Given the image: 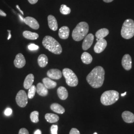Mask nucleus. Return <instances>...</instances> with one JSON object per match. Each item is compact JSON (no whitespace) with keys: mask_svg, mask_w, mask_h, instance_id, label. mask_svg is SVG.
I'll use <instances>...</instances> for the list:
<instances>
[{"mask_svg":"<svg viewBox=\"0 0 134 134\" xmlns=\"http://www.w3.org/2000/svg\"><path fill=\"white\" fill-rule=\"evenodd\" d=\"M8 31L9 32V37H8V40H9L10 38H11V34H10V30H8Z\"/></svg>","mask_w":134,"mask_h":134,"instance_id":"39","label":"nucleus"},{"mask_svg":"<svg viewBox=\"0 0 134 134\" xmlns=\"http://www.w3.org/2000/svg\"><path fill=\"white\" fill-rule=\"evenodd\" d=\"M109 30L107 29H99L96 34V38L98 39L104 38L109 34Z\"/></svg>","mask_w":134,"mask_h":134,"instance_id":"23","label":"nucleus"},{"mask_svg":"<svg viewBox=\"0 0 134 134\" xmlns=\"http://www.w3.org/2000/svg\"><path fill=\"white\" fill-rule=\"evenodd\" d=\"M43 85L47 89H52L57 86V83L49 77H45L42 80Z\"/></svg>","mask_w":134,"mask_h":134,"instance_id":"19","label":"nucleus"},{"mask_svg":"<svg viewBox=\"0 0 134 134\" xmlns=\"http://www.w3.org/2000/svg\"><path fill=\"white\" fill-rule=\"evenodd\" d=\"M63 75L69 86L75 87L78 85L79 81L77 77L72 70L69 68L64 69L63 70Z\"/></svg>","mask_w":134,"mask_h":134,"instance_id":"6","label":"nucleus"},{"mask_svg":"<svg viewBox=\"0 0 134 134\" xmlns=\"http://www.w3.org/2000/svg\"><path fill=\"white\" fill-rule=\"evenodd\" d=\"M34 80V77L33 74H30L28 75L25 77L24 83V88H25L26 90L29 89L32 85Z\"/></svg>","mask_w":134,"mask_h":134,"instance_id":"18","label":"nucleus"},{"mask_svg":"<svg viewBox=\"0 0 134 134\" xmlns=\"http://www.w3.org/2000/svg\"><path fill=\"white\" fill-rule=\"evenodd\" d=\"M107 45V43L105 39H98L94 47V52L97 54L102 52L105 50Z\"/></svg>","mask_w":134,"mask_h":134,"instance_id":"8","label":"nucleus"},{"mask_svg":"<svg viewBox=\"0 0 134 134\" xmlns=\"http://www.w3.org/2000/svg\"><path fill=\"white\" fill-rule=\"evenodd\" d=\"M126 93H127V92H125L124 93H122V94H121V96H125V95L126 94Z\"/></svg>","mask_w":134,"mask_h":134,"instance_id":"41","label":"nucleus"},{"mask_svg":"<svg viewBox=\"0 0 134 134\" xmlns=\"http://www.w3.org/2000/svg\"><path fill=\"white\" fill-rule=\"evenodd\" d=\"M0 15L3 16H6L7 14L5 13L4 12H3L2 10L0 9Z\"/></svg>","mask_w":134,"mask_h":134,"instance_id":"36","label":"nucleus"},{"mask_svg":"<svg viewBox=\"0 0 134 134\" xmlns=\"http://www.w3.org/2000/svg\"><path fill=\"white\" fill-rule=\"evenodd\" d=\"M48 59L47 56L45 54H41L38 58V64L41 68L46 67L48 64Z\"/></svg>","mask_w":134,"mask_h":134,"instance_id":"21","label":"nucleus"},{"mask_svg":"<svg viewBox=\"0 0 134 134\" xmlns=\"http://www.w3.org/2000/svg\"><path fill=\"white\" fill-rule=\"evenodd\" d=\"M29 90V92L27 94L28 98L29 99H32L34 98L35 94V92H36V87L34 85H32Z\"/></svg>","mask_w":134,"mask_h":134,"instance_id":"28","label":"nucleus"},{"mask_svg":"<svg viewBox=\"0 0 134 134\" xmlns=\"http://www.w3.org/2000/svg\"><path fill=\"white\" fill-rule=\"evenodd\" d=\"M60 11L62 14L67 15V14H70L71 13V9L68 7L66 5L63 4L61 5Z\"/></svg>","mask_w":134,"mask_h":134,"instance_id":"29","label":"nucleus"},{"mask_svg":"<svg viewBox=\"0 0 134 134\" xmlns=\"http://www.w3.org/2000/svg\"><path fill=\"white\" fill-rule=\"evenodd\" d=\"M58 96L61 100H66L68 97V92L64 86H60L57 90Z\"/></svg>","mask_w":134,"mask_h":134,"instance_id":"20","label":"nucleus"},{"mask_svg":"<svg viewBox=\"0 0 134 134\" xmlns=\"http://www.w3.org/2000/svg\"><path fill=\"white\" fill-rule=\"evenodd\" d=\"M42 44L45 48L53 54L59 55L62 52L61 45L52 36H45L42 41Z\"/></svg>","mask_w":134,"mask_h":134,"instance_id":"2","label":"nucleus"},{"mask_svg":"<svg viewBox=\"0 0 134 134\" xmlns=\"http://www.w3.org/2000/svg\"><path fill=\"white\" fill-rule=\"evenodd\" d=\"M119 98V93L118 91L110 90L103 92L101 96V103L104 105H112L118 100Z\"/></svg>","mask_w":134,"mask_h":134,"instance_id":"4","label":"nucleus"},{"mask_svg":"<svg viewBox=\"0 0 134 134\" xmlns=\"http://www.w3.org/2000/svg\"><path fill=\"white\" fill-rule=\"evenodd\" d=\"M94 35L92 34H87L85 37L82 44V48L83 50H87L90 48L93 42Z\"/></svg>","mask_w":134,"mask_h":134,"instance_id":"9","label":"nucleus"},{"mask_svg":"<svg viewBox=\"0 0 134 134\" xmlns=\"http://www.w3.org/2000/svg\"><path fill=\"white\" fill-rule=\"evenodd\" d=\"M81 59L82 62L84 64L88 65L91 63L92 61V57L90 54L85 52L82 54Z\"/></svg>","mask_w":134,"mask_h":134,"instance_id":"26","label":"nucleus"},{"mask_svg":"<svg viewBox=\"0 0 134 134\" xmlns=\"http://www.w3.org/2000/svg\"><path fill=\"white\" fill-rule=\"evenodd\" d=\"M122 65L127 71L130 70L132 68V58L129 54H125L122 60Z\"/></svg>","mask_w":134,"mask_h":134,"instance_id":"13","label":"nucleus"},{"mask_svg":"<svg viewBox=\"0 0 134 134\" xmlns=\"http://www.w3.org/2000/svg\"><path fill=\"white\" fill-rule=\"evenodd\" d=\"M58 129V127L57 125H53L51 127V134H57Z\"/></svg>","mask_w":134,"mask_h":134,"instance_id":"30","label":"nucleus"},{"mask_svg":"<svg viewBox=\"0 0 134 134\" xmlns=\"http://www.w3.org/2000/svg\"><path fill=\"white\" fill-rule=\"evenodd\" d=\"M36 87V92L39 96H46L48 94V89L43 85V83L39 82Z\"/></svg>","mask_w":134,"mask_h":134,"instance_id":"16","label":"nucleus"},{"mask_svg":"<svg viewBox=\"0 0 134 134\" xmlns=\"http://www.w3.org/2000/svg\"><path fill=\"white\" fill-rule=\"evenodd\" d=\"M19 134H29L28 130L25 128H21L19 131Z\"/></svg>","mask_w":134,"mask_h":134,"instance_id":"34","label":"nucleus"},{"mask_svg":"<svg viewBox=\"0 0 134 134\" xmlns=\"http://www.w3.org/2000/svg\"><path fill=\"white\" fill-rule=\"evenodd\" d=\"M103 1L105 3H111L114 0H103Z\"/></svg>","mask_w":134,"mask_h":134,"instance_id":"40","label":"nucleus"},{"mask_svg":"<svg viewBox=\"0 0 134 134\" xmlns=\"http://www.w3.org/2000/svg\"><path fill=\"white\" fill-rule=\"evenodd\" d=\"M24 22L29 25L30 27L35 30H37L39 28V24L37 20L32 17L27 16L24 18Z\"/></svg>","mask_w":134,"mask_h":134,"instance_id":"10","label":"nucleus"},{"mask_svg":"<svg viewBox=\"0 0 134 134\" xmlns=\"http://www.w3.org/2000/svg\"><path fill=\"white\" fill-rule=\"evenodd\" d=\"M48 23L49 27L53 31H56L58 29L57 21L56 18L52 15H49L48 16Z\"/></svg>","mask_w":134,"mask_h":134,"instance_id":"14","label":"nucleus"},{"mask_svg":"<svg viewBox=\"0 0 134 134\" xmlns=\"http://www.w3.org/2000/svg\"><path fill=\"white\" fill-rule=\"evenodd\" d=\"M105 71L101 66L95 67L86 77V81L93 88H99L103 84Z\"/></svg>","mask_w":134,"mask_h":134,"instance_id":"1","label":"nucleus"},{"mask_svg":"<svg viewBox=\"0 0 134 134\" xmlns=\"http://www.w3.org/2000/svg\"><path fill=\"white\" fill-rule=\"evenodd\" d=\"M19 18H20V19H21V20H22L23 21H24V18H23V17H22V16H21V15H20V14H19Z\"/></svg>","mask_w":134,"mask_h":134,"instance_id":"42","label":"nucleus"},{"mask_svg":"<svg viewBox=\"0 0 134 134\" xmlns=\"http://www.w3.org/2000/svg\"><path fill=\"white\" fill-rule=\"evenodd\" d=\"M69 134H80L79 131L76 128H72Z\"/></svg>","mask_w":134,"mask_h":134,"instance_id":"33","label":"nucleus"},{"mask_svg":"<svg viewBox=\"0 0 134 134\" xmlns=\"http://www.w3.org/2000/svg\"><path fill=\"white\" fill-rule=\"evenodd\" d=\"M51 109L58 114H63L65 112L64 108L58 103H53L51 105Z\"/></svg>","mask_w":134,"mask_h":134,"instance_id":"25","label":"nucleus"},{"mask_svg":"<svg viewBox=\"0 0 134 134\" xmlns=\"http://www.w3.org/2000/svg\"><path fill=\"white\" fill-rule=\"evenodd\" d=\"M38 0H28L29 3L31 4H32V5L36 4L38 2Z\"/></svg>","mask_w":134,"mask_h":134,"instance_id":"35","label":"nucleus"},{"mask_svg":"<svg viewBox=\"0 0 134 134\" xmlns=\"http://www.w3.org/2000/svg\"><path fill=\"white\" fill-rule=\"evenodd\" d=\"M23 36L24 38L29 40H36L39 37V35L37 33L27 30L23 32Z\"/></svg>","mask_w":134,"mask_h":134,"instance_id":"24","label":"nucleus"},{"mask_svg":"<svg viewBox=\"0 0 134 134\" xmlns=\"http://www.w3.org/2000/svg\"><path fill=\"white\" fill-rule=\"evenodd\" d=\"M12 112H13V111L12 109L10 108H6V109L5 111V114L6 116H10L12 114Z\"/></svg>","mask_w":134,"mask_h":134,"instance_id":"32","label":"nucleus"},{"mask_svg":"<svg viewBox=\"0 0 134 134\" xmlns=\"http://www.w3.org/2000/svg\"><path fill=\"white\" fill-rule=\"evenodd\" d=\"M28 48L29 50L34 51V50H37L38 49V46L34 44H30L28 46Z\"/></svg>","mask_w":134,"mask_h":134,"instance_id":"31","label":"nucleus"},{"mask_svg":"<svg viewBox=\"0 0 134 134\" xmlns=\"http://www.w3.org/2000/svg\"><path fill=\"white\" fill-rule=\"evenodd\" d=\"M14 66L17 68H22L24 67L26 64V61L24 56L21 53H19L16 55L14 59Z\"/></svg>","mask_w":134,"mask_h":134,"instance_id":"11","label":"nucleus"},{"mask_svg":"<svg viewBox=\"0 0 134 134\" xmlns=\"http://www.w3.org/2000/svg\"><path fill=\"white\" fill-rule=\"evenodd\" d=\"M47 75L50 79L59 80L62 77V74L61 71L59 69H52L48 71L47 72Z\"/></svg>","mask_w":134,"mask_h":134,"instance_id":"12","label":"nucleus"},{"mask_svg":"<svg viewBox=\"0 0 134 134\" xmlns=\"http://www.w3.org/2000/svg\"><path fill=\"white\" fill-rule=\"evenodd\" d=\"M28 98V96L25 91L24 90H20L16 96V102L19 107H24L27 104Z\"/></svg>","mask_w":134,"mask_h":134,"instance_id":"7","label":"nucleus"},{"mask_svg":"<svg viewBox=\"0 0 134 134\" xmlns=\"http://www.w3.org/2000/svg\"><path fill=\"white\" fill-rule=\"evenodd\" d=\"M34 134H42V133L40 130H37L34 132Z\"/></svg>","mask_w":134,"mask_h":134,"instance_id":"37","label":"nucleus"},{"mask_svg":"<svg viewBox=\"0 0 134 134\" xmlns=\"http://www.w3.org/2000/svg\"><path fill=\"white\" fill-rule=\"evenodd\" d=\"M97 134V133H94V134Z\"/></svg>","mask_w":134,"mask_h":134,"instance_id":"43","label":"nucleus"},{"mask_svg":"<svg viewBox=\"0 0 134 134\" xmlns=\"http://www.w3.org/2000/svg\"><path fill=\"white\" fill-rule=\"evenodd\" d=\"M39 112L37 111H34L30 114V119L34 123H37L39 122Z\"/></svg>","mask_w":134,"mask_h":134,"instance_id":"27","label":"nucleus"},{"mask_svg":"<svg viewBox=\"0 0 134 134\" xmlns=\"http://www.w3.org/2000/svg\"><path fill=\"white\" fill-rule=\"evenodd\" d=\"M16 8H17L19 9V11L21 12V13L23 15H24V12H23L21 10H20V9L19 8V6L18 5H16Z\"/></svg>","mask_w":134,"mask_h":134,"instance_id":"38","label":"nucleus"},{"mask_svg":"<svg viewBox=\"0 0 134 134\" xmlns=\"http://www.w3.org/2000/svg\"><path fill=\"white\" fill-rule=\"evenodd\" d=\"M122 117L125 122L127 123L134 122V114L131 112L128 111H124L122 114Z\"/></svg>","mask_w":134,"mask_h":134,"instance_id":"15","label":"nucleus"},{"mask_svg":"<svg viewBox=\"0 0 134 134\" xmlns=\"http://www.w3.org/2000/svg\"><path fill=\"white\" fill-rule=\"evenodd\" d=\"M70 29L67 26H64L59 30V36L62 39H67L69 36Z\"/></svg>","mask_w":134,"mask_h":134,"instance_id":"17","label":"nucleus"},{"mask_svg":"<svg viewBox=\"0 0 134 134\" xmlns=\"http://www.w3.org/2000/svg\"><path fill=\"white\" fill-rule=\"evenodd\" d=\"M121 34L123 38L129 39L134 36V21L132 19H126L123 23Z\"/></svg>","mask_w":134,"mask_h":134,"instance_id":"5","label":"nucleus"},{"mask_svg":"<svg viewBox=\"0 0 134 134\" xmlns=\"http://www.w3.org/2000/svg\"><path fill=\"white\" fill-rule=\"evenodd\" d=\"M89 31V26L87 23L82 21L77 24L72 32V39L76 41H81L87 35Z\"/></svg>","mask_w":134,"mask_h":134,"instance_id":"3","label":"nucleus"},{"mask_svg":"<svg viewBox=\"0 0 134 134\" xmlns=\"http://www.w3.org/2000/svg\"><path fill=\"white\" fill-rule=\"evenodd\" d=\"M46 121L50 123H54L58 122L59 120V117L56 114L53 113H47L45 115Z\"/></svg>","mask_w":134,"mask_h":134,"instance_id":"22","label":"nucleus"}]
</instances>
